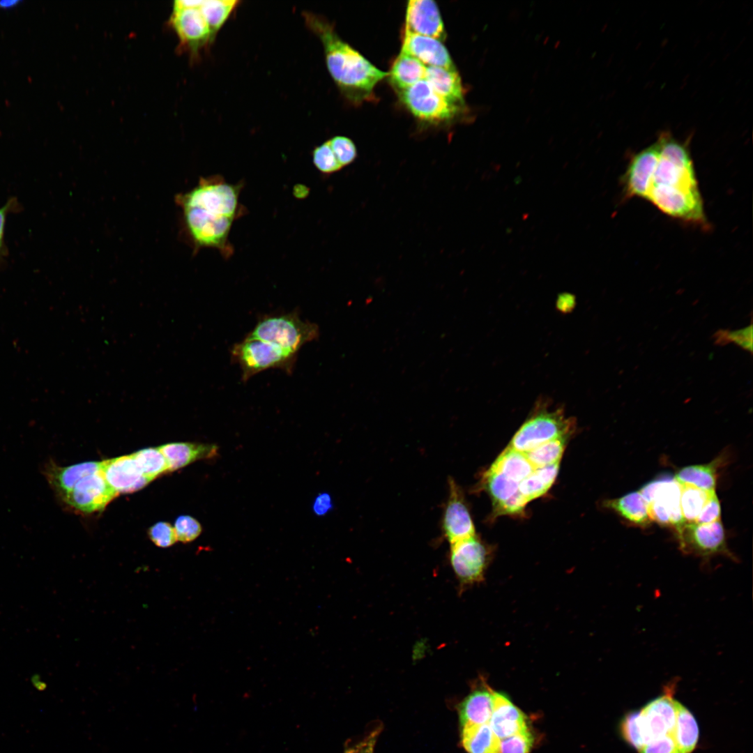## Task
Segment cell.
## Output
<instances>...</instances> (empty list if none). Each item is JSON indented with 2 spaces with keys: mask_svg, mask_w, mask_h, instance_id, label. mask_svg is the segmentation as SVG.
<instances>
[{
  "mask_svg": "<svg viewBox=\"0 0 753 753\" xmlns=\"http://www.w3.org/2000/svg\"><path fill=\"white\" fill-rule=\"evenodd\" d=\"M401 52L413 56L426 66L456 69L441 41L432 37L404 33Z\"/></svg>",
  "mask_w": 753,
  "mask_h": 753,
  "instance_id": "obj_19",
  "label": "cell"
},
{
  "mask_svg": "<svg viewBox=\"0 0 753 753\" xmlns=\"http://www.w3.org/2000/svg\"><path fill=\"white\" fill-rule=\"evenodd\" d=\"M489 724L500 739L528 729L524 714L507 696L496 692H494V707Z\"/></svg>",
  "mask_w": 753,
  "mask_h": 753,
  "instance_id": "obj_21",
  "label": "cell"
},
{
  "mask_svg": "<svg viewBox=\"0 0 753 753\" xmlns=\"http://www.w3.org/2000/svg\"><path fill=\"white\" fill-rule=\"evenodd\" d=\"M640 753H680L671 735H667L646 744Z\"/></svg>",
  "mask_w": 753,
  "mask_h": 753,
  "instance_id": "obj_46",
  "label": "cell"
},
{
  "mask_svg": "<svg viewBox=\"0 0 753 753\" xmlns=\"http://www.w3.org/2000/svg\"><path fill=\"white\" fill-rule=\"evenodd\" d=\"M680 753H690L699 739V727L690 711L676 701V720L672 734Z\"/></svg>",
  "mask_w": 753,
  "mask_h": 753,
  "instance_id": "obj_29",
  "label": "cell"
},
{
  "mask_svg": "<svg viewBox=\"0 0 753 753\" xmlns=\"http://www.w3.org/2000/svg\"><path fill=\"white\" fill-rule=\"evenodd\" d=\"M118 494L100 471L82 478L61 499L79 512L91 513L104 509Z\"/></svg>",
  "mask_w": 753,
  "mask_h": 753,
  "instance_id": "obj_13",
  "label": "cell"
},
{
  "mask_svg": "<svg viewBox=\"0 0 753 753\" xmlns=\"http://www.w3.org/2000/svg\"><path fill=\"white\" fill-rule=\"evenodd\" d=\"M230 353L231 361L241 370V379L244 382L268 369H280L290 374L297 358V355L272 344L247 336L232 346Z\"/></svg>",
  "mask_w": 753,
  "mask_h": 753,
  "instance_id": "obj_7",
  "label": "cell"
},
{
  "mask_svg": "<svg viewBox=\"0 0 753 753\" xmlns=\"http://www.w3.org/2000/svg\"><path fill=\"white\" fill-rule=\"evenodd\" d=\"M528 501L519 492L494 511L498 515H515L524 512Z\"/></svg>",
  "mask_w": 753,
  "mask_h": 753,
  "instance_id": "obj_47",
  "label": "cell"
},
{
  "mask_svg": "<svg viewBox=\"0 0 753 753\" xmlns=\"http://www.w3.org/2000/svg\"><path fill=\"white\" fill-rule=\"evenodd\" d=\"M425 79L439 95L450 103L462 108L464 106L463 88L456 69L449 70L441 67L426 66Z\"/></svg>",
  "mask_w": 753,
  "mask_h": 753,
  "instance_id": "obj_24",
  "label": "cell"
},
{
  "mask_svg": "<svg viewBox=\"0 0 753 753\" xmlns=\"http://www.w3.org/2000/svg\"><path fill=\"white\" fill-rule=\"evenodd\" d=\"M163 454L168 471L184 467L199 459H211L218 455V446L215 444L178 442L171 443L158 447Z\"/></svg>",
  "mask_w": 753,
  "mask_h": 753,
  "instance_id": "obj_23",
  "label": "cell"
},
{
  "mask_svg": "<svg viewBox=\"0 0 753 753\" xmlns=\"http://www.w3.org/2000/svg\"><path fill=\"white\" fill-rule=\"evenodd\" d=\"M621 729L625 740L639 751L647 744L640 710L625 715L622 721Z\"/></svg>",
  "mask_w": 753,
  "mask_h": 753,
  "instance_id": "obj_38",
  "label": "cell"
},
{
  "mask_svg": "<svg viewBox=\"0 0 753 753\" xmlns=\"http://www.w3.org/2000/svg\"><path fill=\"white\" fill-rule=\"evenodd\" d=\"M337 161L344 167L351 164L357 157L356 147L351 139L344 136H335L328 140Z\"/></svg>",
  "mask_w": 753,
  "mask_h": 753,
  "instance_id": "obj_40",
  "label": "cell"
},
{
  "mask_svg": "<svg viewBox=\"0 0 753 753\" xmlns=\"http://www.w3.org/2000/svg\"><path fill=\"white\" fill-rule=\"evenodd\" d=\"M494 692L483 679L477 680L458 706L461 727L489 723L494 707Z\"/></svg>",
  "mask_w": 753,
  "mask_h": 753,
  "instance_id": "obj_20",
  "label": "cell"
},
{
  "mask_svg": "<svg viewBox=\"0 0 753 753\" xmlns=\"http://www.w3.org/2000/svg\"><path fill=\"white\" fill-rule=\"evenodd\" d=\"M659 154L647 201L701 197L693 161L686 144L664 132L656 140Z\"/></svg>",
  "mask_w": 753,
  "mask_h": 753,
  "instance_id": "obj_2",
  "label": "cell"
},
{
  "mask_svg": "<svg viewBox=\"0 0 753 753\" xmlns=\"http://www.w3.org/2000/svg\"><path fill=\"white\" fill-rule=\"evenodd\" d=\"M142 473L153 480L168 471L167 461L159 448H147L132 454Z\"/></svg>",
  "mask_w": 753,
  "mask_h": 753,
  "instance_id": "obj_36",
  "label": "cell"
},
{
  "mask_svg": "<svg viewBox=\"0 0 753 753\" xmlns=\"http://www.w3.org/2000/svg\"><path fill=\"white\" fill-rule=\"evenodd\" d=\"M639 492L647 503L651 521L675 527L685 522L680 505L681 485L675 479L651 481Z\"/></svg>",
  "mask_w": 753,
  "mask_h": 753,
  "instance_id": "obj_11",
  "label": "cell"
},
{
  "mask_svg": "<svg viewBox=\"0 0 753 753\" xmlns=\"http://www.w3.org/2000/svg\"><path fill=\"white\" fill-rule=\"evenodd\" d=\"M102 462H88L60 466L53 462L45 466L44 474L50 485L61 499L86 476L101 471Z\"/></svg>",
  "mask_w": 753,
  "mask_h": 753,
  "instance_id": "obj_22",
  "label": "cell"
},
{
  "mask_svg": "<svg viewBox=\"0 0 753 753\" xmlns=\"http://www.w3.org/2000/svg\"><path fill=\"white\" fill-rule=\"evenodd\" d=\"M183 212L184 229L195 251L200 248L217 249L225 259L234 253L229 240L235 219L204 208L179 205Z\"/></svg>",
  "mask_w": 753,
  "mask_h": 753,
  "instance_id": "obj_5",
  "label": "cell"
},
{
  "mask_svg": "<svg viewBox=\"0 0 753 753\" xmlns=\"http://www.w3.org/2000/svg\"><path fill=\"white\" fill-rule=\"evenodd\" d=\"M405 33L439 40L445 39L444 26L436 3L432 0L409 1L406 7Z\"/></svg>",
  "mask_w": 753,
  "mask_h": 753,
  "instance_id": "obj_18",
  "label": "cell"
},
{
  "mask_svg": "<svg viewBox=\"0 0 753 753\" xmlns=\"http://www.w3.org/2000/svg\"><path fill=\"white\" fill-rule=\"evenodd\" d=\"M101 472L118 494L137 491L152 480L142 473L132 454L102 461Z\"/></svg>",
  "mask_w": 753,
  "mask_h": 753,
  "instance_id": "obj_17",
  "label": "cell"
},
{
  "mask_svg": "<svg viewBox=\"0 0 753 753\" xmlns=\"http://www.w3.org/2000/svg\"><path fill=\"white\" fill-rule=\"evenodd\" d=\"M676 701L669 689L640 710L647 744L667 735L672 736L676 720Z\"/></svg>",
  "mask_w": 753,
  "mask_h": 753,
  "instance_id": "obj_16",
  "label": "cell"
},
{
  "mask_svg": "<svg viewBox=\"0 0 753 753\" xmlns=\"http://www.w3.org/2000/svg\"><path fill=\"white\" fill-rule=\"evenodd\" d=\"M20 3L19 0H3L0 1V7L3 8H11Z\"/></svg>",
  "mask_w": 753,
  "mask_h": 753,
  "instance_id": "obj_50",
  "label": "cell"
},
{
  "mask_svg": "<svg viewBox=\"0 0 753 753\" xmlns=\"http://www.w3.org/2000/svg\"><path fill=\"white\" fill-rule=\"evenodd\" d=\"M559 463L536 468L519 482V492L528 502L544 495L549 489L558 475Z\"/></svg>",
  "mask_w": 753,
  "mask_h": 753,
  "instance_id": "obj_30",
  "label": "cell"
},
{
  "mask_svg": "<svg viewBox=\"0 0 753 753\" xmlns=\"http://www.w3.org/2000/svg\"><path fill=\"white\" fill-rule=\"evenodd\" d=\"M713 340L718 346L733 343L752 353V324L735 330L720 329L713 335Z\"/></svg>",
  "mask_w": 753,
  "mask_h": 753,
  "instance_id": "obj_37",
  "label": "cell"
},
{
  "mask_svg": "<svg viewBox=\"0 0 753 753\" xmlns=\"http://www.w3.org/2000/svg\"><path fill=\"white\" fill-rule=\"evenodd\" d=\"M174 528L176 540L184 543L195 540L202 531L200 523L188 515L178 517L175 522Z\"/></svg>",
  "mask_w": 753,
  "mask_h": 753,
  "instance_id": "obj_41",
  "label": "cell"
},
{
  "mask_svg": "<svg viewBox=\"0 0 753 753\" xmlns=\"http://www.w3.org/2000/svg\"><path fill=\"white\" fill-rule=\"evenodd\" d=\"M307 27L321 40L326 63L342 93L354 102L367 100L376 84L389 75L372 65L336 33L333 24L319 15L303 12Z\"/></svg>",
  "mask_w": 753,
  "mask_h": 753,
  "instance_id": "obj_1",
  "label": "cell"
},
{
  "mask_svg": "<svg viewBox=\"0 0 753 753\" xmlns=\"http://www.w3.org/2000/svg\"><path fill=\"white\" fill-rule=\"evenodd\" d=\"M379 731V729L373 730L362 741L347 749L344 753H373Z\"/></svg>",
  "mask_w": 753,
  "mask_h": 753,
  "instance_id": "obj_48",
  "label": "cell"
},
{
  "mask_svg": "<svg viewBox=\"0 0 753 753\" xmlns=\"http://www.w3.org/2000/svg\"><path fill=\"white\" fill-rule=\"evenodd\" d=\"M151 541L158 547H168L174 545L176 540L174 527L167 522H158L149 530Z\"/></svg>",
  "mask_w": 753,
  "mask_h": 753,
  "instance_id": "obj_44",
  "label": "cell"
},
{
  "mask_svg": "<svg viewBox=\"0 0 753 753\" xmlns=\"http://www.w3.org/2000/svg\"><path fill=\"white\" fill-rule=\"evenodd\" d=\"M239 3L240 1L237 0L199 1V8L210 28L214 40L218 31Z\"/></svg>",
  "mask_w": 753,
  "mask_h": 753,
  "instance_id": "obj_33",
  "label": "cell"
},
{
  "mask_svg": "<svg viewBox=\"0 0 753 753\" xmlns=\"http://www.w3.org/2000/svg\"><path fill=\"white\" fill-rule=\"evenodd\" d=\"M680 485V505L682 517L685 522H695L715 490L706 491L690 485Z\"/></svg>",
  "mask_w": 753,
  "mask_h": 753,
  "instance_id": "obj_34",
  "label": "cell"
},
{
  "mask_svg": "<svg viewBox=\"0 0 753 753\" xmlns=\"http://www.w3.org/2000/svg\"><path fill=\"white\" fill-rule=\"evenodd\" d=\"M575 428V419L566 417L563 408L549 409L547 401L541 400L515 434L508 447L526 453L552 440L569 437Z\"/></svg>",
  "mask_w": 753,
  "mask_h": 753,
  "instance_id": "obj_4",
  "label": "cell"
},
{
  "mask_svg": "<svg viewBox=\"0 0 753 753\" xmlns=\"http://www.w3.org/2000/svg\"><path fill=\"white\" fill-rule=\"evenodd\" d=\"M399 93L409 110L422 120L432 122L450 120L462 109L439 95L425 79Z\"/></svg>",
  "mask_w": 753,
  "mask_h": 753,
  "instance_id": "obj_12",
  "label": "cell"
},
{
  "mask_svg": "<svg viewBox=\"0 0 753 753\" xmlns=\"http://www.w3.org/2000/svg\"><path fill=\"white\" fill-rule=\"evenodd\" d=\"M534 469L524 453L510 447L500 454L489 469L518 482L528 476Z\"/></svg>",
  "mask_w": 753,
  "mask_h": 753,
  "instance_id": "obj_28",
  "label": "cell"
},
{
  "mask_svg": "<svg viewBox=\"0 0 753 753\" xmlns=\"http://www.w3.org/2000/svg\"><path fill=\"white\" fill-rule=\"evenodd\" d=\"M461 738L468 753H501V739L489 723L462 726Z\"/></svg>",
  "mask_w": 753,
  "mask_h": 753,
  "instance_id": "obj_25",
  "label": "cell"
},
{
  "mask_svg": "<svg viewBox=\"0 0 753 753\" xmlns=\"http://www.w3.org/2000/svg\"><path fill=\"white\" fill-rule=\"evenodd\" d=\"M482 482L492 500L494 511L519 492V482L489 469L484 473Z\"/></svg>",
  "mask_w": 753,
  "mask_h": 753,
  "instance_id": "obj_32",
  "label": "cell"
},
{
  "mask_svg": "<svg viewBox=\"0 0 753 753\" xmlns=\"http://www.w3.org/2000/svg\"><path fill=\"white\" fill-rule=\"evenodd\" d=\"M199 3L198 0L175 1L169 20L178 39V50L188 52L195 59L215 40Z\"/></svg>",
  "mask_w": 753,
  "mask_h": 753,
  "instance_id": "obj_8",
  "label": "cell"
},
{
  "mask_svg": "<svg viewBox=\"0 0 753 753\" xmlns=\"http://www.w3.org/2000/svg\"><path fill=\"white\" fill-rule=\"evenodd\" d=\"M425 73L426 66L413 56L400 52L389 75L391 83L400 92L424 79Z\"/></svg>",
  "mask_w": 753,
  "mask_h": 753,
  "instance_id": "obj_26",
  "label": "cell"
},
{
  "mask_svg": "<svg viewBox=\"0 0 753 753\" xmlns=\"http://www.w3.org/2000/svg\"><path fill=\"white\" fill-rule=\"evenodd\" d=\"M312 162L315 167L324 174H334L342 168L328 140L314 148L312 152Z\"/></svg>",
  "mask_w": 753,
  "mask_h": 753,
  "instance_id": "obj_39",
  "label": "cell"
},
{
  "mask_svg": "<svg viewBox=\"0 0 753 753\" xmlns=\"http://www.w3.org/2000/svg\"><path fill=\"white\" fill-rule=\"evenodd\" d=\"M720 505L718 498L714 492L703 506L698 516L696 523L708 524L720 520Z\"/></svg>",
  "mask_w": 753,
  "mask_h": 753,
  "instance_id": "obj_45",
  "label": "cell"
},
{
  "mask_svg": "<svg viewBox=\"0 0 753 753\" xmlns=\"http://www.w3.org/2000/svg\"><path fill=\"white\" fill-rule=\"evenodd\" d=\"M718 464L715 459L708 464L685 466L676 474L674 479L680 485L706 491L715 490Z\"/></svg>",
  "mask_w": 753,
  "mask_h": 753,
  "instance_id": "obj_31",
  "label": "cell"
},
{
  "mask_svg": "<svg viewBox=\"0 0 753 753\" xmlns=\"http://www.w3.org/2000/svg\"><path fill=\"white\" fill-rule=\"evenodd\" d=\"M450 563L462 588L484 580L490 550L476 535L450 545Z\"/></svg>",
  "mask_w": 753,
  "mask_h": 753,
  "instance_id": "obj_9",
  "label": "cell"
},
{
  "mask_svg": "<svg viewBox=\"0 0 753 753\" xmlns=\"http://www.w3.org/2000/svg\"><path fill=\"white\" fill-rule=\"evenodd\" d=\"M533 738L529 729L501 739V753H529Z\"/></svg>",
  "mask_w": 753,
  "mask_h": 753,
  "instance_id": "obj_42",
  "label": "cell"
},
{
  "mask_svg": "<svg viewBox=\"0 0 753 753\" xmlns=\"http://www.w3.org/2000/svg\"><path fill=\"white\" fill-rule=\"evenodd\" d=\"M604 505L634 524L646 526L651 522L647 503L639 492H633L622 497L608 500L604 502Z\"/></svg>",
  "mask_w": 753,
  "mask_h": 753,
  "instance_id": "obj_27",
  "label": "cell"
},
{
  "mask_svg": "<svg viewBox=\"0 0 753 753\" xmlns=\"http://www.w3.org/2000/svg\"><path fill=\"white\" fill-rule=\"evenodd\" d=\"M22 211V206L17 197H10L6 203L0 207V266L6 262V258L8 255V250L5 243V228L7 216L10 213H17Z\"/></svg>",
  "mask_w": 753,
  "mask_h": 753,
  "instance_id": "obj_43",
  "label": "cell"
},
{
  "mask_svg": "<svg viewBox=\"0 0 753 753\" xmlns=\"http://www.w3.org/2000/svg\"><path fill=\"white\" fill-rule=\"evenodd\" d=\"M243 183H228L220 175L201 178L190 191L177 195L178 205L195 206L217 212L236 220L245 213V208L239 202Z\"/></svg>",
  "mask_w": 753,
  "mask_h": 753,
  "instance_id": "obj_6",
  "label": "cell"
},
{
  "mask_svg": "<svg viewBox=\"0 0 753 753\" xmlns=\"http://www.w3.org/2000/svg\"><path fill=\"white\" fill-rule=\"evenodd\" d=\"M658 154V145L655 141L632 157L622 178L625 197L646 199Z\"/></svg>",
  "mask_w": 753,
  "mask_h": 753,
  "instance_id": "obj_15",
  "label": "cell"
},
{
  "mask_svg": "<svg viewBox=\"0 0 753 753\" xmlns=\"http://www.w3.org/2000/svg\"><path fill=\"white\" fill-rule=\"evenodd\" d=\"M319 335V329L316 324L303 320L298 312L294 310L262 316L246 336L297 355L305 344L317 340Z\"/></svg>",
  "mask_w": 753,
  "mask_h": 753,
  "instance_id": "obj_3",
  "label": "cell"
},
{
  "mask_svg": "<svg viewBox=\"0 0 753 753\" xmlns=\"http://www.w3.org/2000/svg\"><path fill=\"white\" fill-rule=\"evenodd\" d=\"M449 495L442 517L443 534L452 545L476 535L475 526L463 492L454 479L448 478Z\"/></svg>",
  "mask_w": 753,
  "mask_h": 753,
  "instance_id": "obj_14",
  "label": "cell"
},
{
  "mask_svg": "<svg viewBox=\"0 0 753 753\" xmlns=\"http://www.w3.org/2000/svg\"><path fill=\"white\" fill-rule=\"evenodd\" d=\"M680 549L704 558L715 554H724L733 558L725 539L720 520L708 524L683 522L676 526Z\"/></svg>",
  "mask_w": 753,
  "mask_h": 753,
  "instance_id": "obj_10",
  "label": "cell"
},
{
  "mask_svg": "<svg viewBox=\"0 0 753 753\" xmlns=\"http://www.w3.org/2000/svg\"><path fill=\"white\" fill-rule=\"evenodd\" d=\"M333 508L330 495L326 492L319 494L312 504L314 513L317 516H324Z\"/></svg>",
  "mask_w": 753,
  "mask_h": 753,
  "instance_id": "obj_49",
  "label": "cell"
},
{
  "mask_svg": "<svg viewBox=\"0 0 753 753\" xmlns=\"http://www.w3.org/2000/svg\"><path fill=\"white\" fill-rule=\"evenodd\" d=\"M568 438L552 440L524 454L535 469L560 462Z\"/></svg>",
  "mask_w": 753,
  "mask_h": 753,
  "instance_id": "obj_35",
  "label": "cell"
}]
</instances>
